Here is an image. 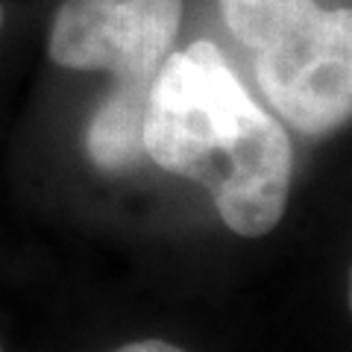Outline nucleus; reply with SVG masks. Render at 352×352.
Instances as JSON below:
<instances>
[{"label":"nucleus","mask_w":352,"mask_h":352,"mask_svg":"<svg viewBox=\"0 0 352 352\" xmlns=\"http://www.w3.org/2000/svg\"><path fill=\"white\" fill-rule=\"evenodd\" d=\"M229 32L256 53L261 94L302 135H329L352 112V12L317 0H220Z\"/></svg>","instance_id":"3"},{"label":"nucleus","mask_w":352,"mask_h":352,"mask_svg":"<svg viewBox=\"0 0 352 352\" xmlns=\"http://www.w3.org/2000/svg\"><path fill=\"white\" fill-rule=\"evenodd\" d=\"M0 27H3V6H0Z\"/></svg>","instance_id":"5"},{"label":"nucleus","mask_w":352,"mask_h":352,"mask_svg":"<svg viewBox=\"0 0 352 352\" xmlns=\"http://www.w3.org/2000/svg\"><path fill=\"white\" fill-rule=\"evenodd\" d=\"M112 352H185V349L168 344V340H159V338H144V340H132V344L118 346Z\"/></svg>","instance_id":"4"},{"label":"nucleus","mask_w":352,"mask_h":352,"mask_svg":"<svg viewBox=\"0 0 352 352\" xmlns=\"http://www.w3.org/2000/svg\"><path fill=\"white\" fill-rule=\"evenodd\" d=\"M141 144L162 170L203 185L235 235L261 238L279 226L294 170L288 132L212 41H194L162 65Z\"/></svg>","instance_id":"1"},{"label":"nucleus","mask_w":352,"mask_h":352,"mask_svg":"<svg viewBox=\"0 0 352 352\" xmlns=\"http://www.w3.org/2000/svg\"><path fill=\"white\" fill-rule=\"evenodd\" d=\"M0 352H3V346H0Z\"/></svg>","instance_id":"6"},{"label":"nucleus","mask_w":352,"mask_h":352,"mask_svg":"<svg viewBox=\"0 0 352 352\" xmlns=\"http://www.w3.org/2000/svg\"><path fill=\"white\" fill-rule=\"evenodd\" d=\"M182 0H65L53 18L50 59L71 71H106L112 88L85 129L94 168L124 173L144 162L141 126L150 88L173 53Z\"/></svg>","instance_id":"2"}]
</instances>
